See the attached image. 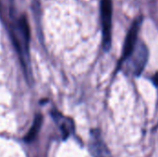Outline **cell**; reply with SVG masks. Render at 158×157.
Segmentation results:
<instances>
[{
	"label": "cell",
	"instance_id": "1",
	"mask_svg": "<svg viewBox=\"0 0 158 157\" xmlns=\"http://www.w3.org/2000/svg\"><path fill=\"white\" fill-rule=\"evenodd\" d=\"M112 0H101V19L103 29V45L105 50H109L112 37Z\"/></svg>",
	"mask_w": 158,
	"mask_h": 157
},
{
	"label": "cell",
	"instance_id": "2",
	"mask_svg": "<svg viewBox=\"0 0 158 157\" xmlns=\"http://www.w3.org/2000/svg\"><path fill=\"white\" fill-rule=\"evenodd\" d=\"M137 47L135 46L134 50L131 54V56L128 58H131V67L132 68V72L134 76H140L142 72L144 69V67L147 62L148 58V50L143 43H140L137 44Z\"/></svg>",
	"mask_w": 158,
	"mask_h": 157
},
{
	"label": "cell",
	"instance_id": "3",
	"mask_svg": "<svg viewBox=\"0 0 158 157\" xmlns=\"http://www.w3.org/2000/svg\"><path fill=\"white\" fill-rule=\"evenodd\" d=\"M141 23H142V18L136 19L131 25V29L129 30L122 50V60H126L134 50L137 43V36H138Z\"/></svg>",
	"mask_w": 158,
	"mask_h": 157
},
{
	"label": "cell",
	"instance_id": "4",
	"mask_svg": "<svg viewBox=\"0 0 158 157\" xmlns=\"http://www.w3.org/2000/svg\"><path fill=\"white\" fill-rule=\"evenodd\" d=\"M90 144L94 157H112L108 151V148L97 132L93 133Z\"/></svg>",
	"mask_w": 158,
	"mask_h": 157
},
{
	"label": "cell",
	"instance_id": "5",
	"mask_svg": "<svg viewBox=\"0 0 158 157\" xmlns=\"http://www.w3.org/2000/svg\"><path fill=\"white\" fill-rule=\"evenodd\" d=\"M42 123H43V117L41 115H37L34 118L32 126L31 127L30 130L28 131V133L24 137V140L26 143H31L36 138V136H37V134L41 129Z\"/></svg>",
	"mask_w": 158,
	"mask_h": 157
},
{
	"label": "cell",
	"instance_id": "6",
	"mask_svg": "<svg viewBox=\"0 0 158 157\" xmlns=\"http://www.w3.org/2000/svg\"><path fill=\"white\" fill-rule=\"evenodd\" d=\"M19 30L22 35V38L24 39L25 43H28L30 41V26L28 24L27 19L22 16L19 19Z\"/></svg>",
	"mask_w": 158,
	"mask_h": 157
},
{
	"label": "cell",
	"instance_id": "7",
	"mask_svg": "<svg viewBox=\"0 0 158 157\" xmlns=\"http://www.w3.org/2000/svg\"><path fill=\"white\" fill-rule=\"evenodd\" d=\"M153 81H154V83H155V85L156 86H158V72L154 76V78H153Z\"/></svg>",
	"mask_w": 158,
	"mask_h": 157
}]
</instances>
